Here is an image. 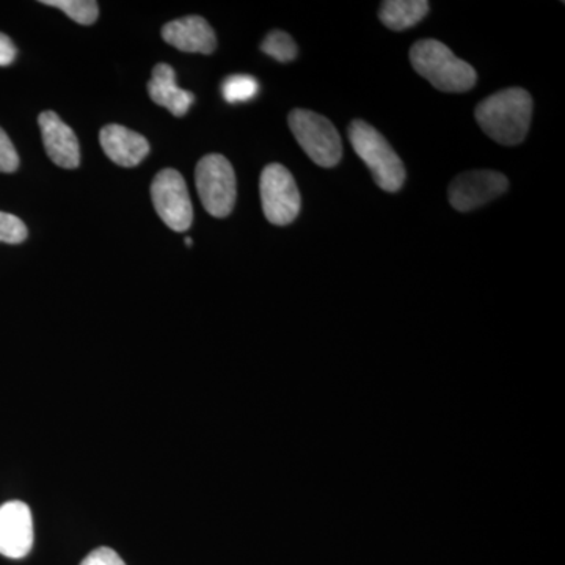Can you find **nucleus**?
<instances>
[{
	"label": "nucleus",
	"instance_id": "4be33fe9",
	"mask_svg": "<svg viewBox=\"0 0 565 565\" xmlns=\"http://www.w3.org/2000/svg\"><path fill=\"white\" fill-rule=\"evenodd\" d=\"M185 244H188V247H192L193 241L191 237H185Z\"/></svg>",
	"mask_w": 565,
	"mask_h": 565
},
{
	"label": "nucleus",
	"instance_id": "4468645a",
	"mask_svg": "<svg viewBox=\"0 0 565 565\" xmlns=\"http://www.w3.org/2000/svg\"><path fill=\"white\" fill-rule=\"evenodd\" d=\"M429 10L426 0H386L379 10V18L392 31L403 32L422 22Z\"/></svg>",
	"mask_w": 565,
	"mask_h": 565
},
{
	"label": "nucleus",
	"instance_id": "39448f33",
	"mask_svg": "<svg viewBox=\"0 0 565 565\" xmlns=\"http://www.w3.org/2000/svg\"><path fill=\"white\" fill-rule=\"evenodd\" d=\"M196 191L204 210L217 218L228 217L236 203V174L222 154L204 156L195 170Z\"/></svg>",
	"mask_w": 565,
	"mask_h": 565
},
{
	"label": "nucleus",
	"instance_id": "7ed1b4c3",
	"mask_svg": "<svg viewBox=\"0 0 565 565\" xmlns=\"http://www.w3.org/2000/svg\"><path fill=\"white\" fill-rule=\"evenodd\" d=\"M349 140L353 151L366 163L374 181L385 192L394 193L403 188L405 167L388 140L377 129L363 120H353L349 126Z\"/></svg>",
	"mask_w": 565,
	"mask_h": 565
},
{
	"label": "nucleus",
	"instance_id": "f257e3e1",
	"mask_svg": "<svg viewBox=\"0 0 565 565\" xmlns=\"http://www.w3.org/2000/svg\"><path fill=\"white\" fill-rule=\"evenodd\" d=\"M533 98L523 88L493 93L476 107V121L490 139L505 147L522 143L533 118Z\"/></svg>",
	"mask_w": 565,
	"mask_h": 565
},
{
	"label": "nucleus",
	"instance_id": "9d476101",
	"mask_svg": "<svg viewBox=\"0 0 565 565\" xmlns=\"http://www.w3.org/2000/svg\"><path fill=\"white\" fill-rule=\"evenodd\" d=\"M44 150L55 166L62 169H77L81 163L79 140L73 129L55 111L46 110L39 117Z\"/></svg>",
	"mask_w": 565,
	"mask_h": 565
},
{
	"label": "nucleus",
	"instance_id": "a211bd4d",
	"mask_svg": "<svg viewBox=\"0 0 565 565\" xmlns=\"http://www.w3.org/2000/svg\"><path fill=\"white\" fill-rule=\"evenodd\" d=\"M28 226L17 215L0 211V243L21 244L28 239Z\"/></svg>",
	"mask_w": 565,
	"mask_h": 565
},
{
	"label": "nucleus",
	"instance_id": "20e7f679",
	"mask_svg": "<svg viewBox=\"0 0 565 565\" xmlns=\"http://www.w3.org/2000/svg\"><path fill=\"white\" fill-rule=\"evenodd\" d=\"M289 128L308 158L323 169H332L343 158V140L333 122L311 110L289 114Z\"/></svg>",
	"mask_w": 565,
	"mask_h": 565
},
{
	"label": "nucleus",
	"instance_id": "9b49d317",
	"mask_svg": "<svg viewBox=\"0 0 565 565\" xmlns=\"http://www.w3.org/2000/svg\"><path fill=\"white\" fill-rule=\"evenodd\" d=\"M162 39L182 52L212 54L217 47L214 29L202 17H185L163 25Z\"/></svg>",
	"mask_w": 565,
	"mask_h": 565
},
{
	"label": "nucleus",
	"instance_id": "0eeeda50",
	"mask_svg": "<svg viewBox=\"0 0 565 565\" xmlns=\"http://www.w3.org/2000/svg\"><path fill=\"white\" fill-rule=\"evenodd\" d=\"M151 200L159 217L173 232L184 233L192 226L193 207L188 184L178 170L166 169L156 174Z\"/></svg>",
	"mask_w": 565,
	"mask_h": 565
},
{
	"label": "nucleus",
	"instance_id": "ddd939ff",
	"mask_svg": "<svg viewBox=\"0 0 565 565\" xmlns=\"http://www.w3.org/2000/svg\"><path fill=\"white\" fill-rule=\"evenodd\" d=\"M148 93L152 102L166 107L174 117H184L195 96L191 92L182 90L177 84V73L167 63H159L152 70L151 81L148 82Z\"/></svg>",
	"mask_w": 565,
	"mask_h": 565
},
{
	"label": "nucleus",
	"instance_id": "2eb2a0df",
	"mask_svg": "<svg viewBox=\"0 0 565 565\" xmlns=\"http://www.w3.org/2000/svg\"><path fill=\"white\" fill-rule=\"evenodd\" d=\"M259 92V84L248 74H234L226 77L222 84L223 99L230 104L247 103Z\"/></svg>",
	"mask_w": 565,
	"mask_h": 565
},
{
	"label": "nucleus",
	"instance_id": "6ab92c4d",
	"mask_svg": "<svg viewBox=\"0 0 565 565\" xmlns=\"http://www.w3.org/2000/svg\"><path fill=\"white\" fill-rule=\"evenodd\" d=\"M20 167V156L14 150L10 137L0 128V172L13 173Z\"/></svg>",
	"mask_w": 565,
	"mask_h": 565
},
{
	"label": "nucleus",
	"instance_id": "423d86ee",
	"mask_svg": "<svg viewBox=\"0 0 565 565\" xmlns=\"http://www.w3.org/2000/svg\"><path fill=\"white\" fill-rule=\"evenodd\" d=\"M264 215L273 225L285 226L296 221L302 199L291 172L280 163H270L259 181Z\"/></svg>",
	"mask_w": 565,
	"mask_h": 565
},
{
	"label": "nucleus",
	"instance_id": "f8f14e48",
	"mask_svg": "<svg viewBox=\"0 0 565 565\" xmlns=\"http://www.w3.org/2000/svg\"><path fill=\"white\" fill-rule=\"evenodd\" d=\"M99 141L107 158L125 169L139 166L150 152V143L143 136L120 125H107L103 128Z\"/></svg>",
	"mask_w": 565,
	"mask_h": 565
},
{
	"label": "nucleus",
	"instance_id": "dca6fc26",
	"mask_svg": "<svg viewBox=\"0 0 565 565\" xmlns=\"http://www.w3.org/2000/svg\"><path fill=\"white\" fill-rule=\"evenodd\" d=\"M44 6L55 7L82 25L95 24L99 7L95 0H43Z\"/></svg>",
	"mask_w": 565,
	"mask_h": 565
},
{
	"label": "nucleus",
	"instance_id": "aec40b11",
	"mask_svg": "<svg viewBox=\"0 0 565 565\" xmlns=\"http://www.w3.org/2000/svg\"><path fill=\"white\" fill-rule=\"evenodd\" d=\"M81 565H126L125 561L121 559V556L118 555L117 552H114L111 548H107V546H102V548L93 550L90 555L85 557L82 561Z\"/></svg>",
	"mask_w": 565,
	"mask_h": 565
},
{
	"label": "nucleus",
	"instance_id": "f03ea898",
	"mask_svg": "<svg viewBox=\"0 0 565 565\" xmlns=\"http://www.w3.org/2000/svg\"><path fill=\"white\" fill-rule=\"evenodd\" d=\"M411 62L416 73L440 92L465 93L478 81L473 66L456 57L441 41H416L411 50Z\"/></svg>",
	"mask_w": 565,
	"mask_h": 565
},
{
	"label": "nucleus",
	"instance_id": "6e6552de",
	"mask_svg": "<svg viewBox=\"0 0 565 565\" xmlns=\"http://www.w3.org/2000/svg\"><path fill=\"white\" fill-rule=\"evenodd\" d=\"M509 180L503 173L493 170H470L455 178L448 189L451 206L459 212L478 210L503 195Z\"/></svg>",
	"mask_w": 565,
	"mask_h": 565
},
{
	"label": "nucleus",
	"instance_id": "f3484780",
	"mask_svg": "<svg viewBox=\"0 0 565 565\" xmlns=\"http://www.w3.org/2000/svg\"><path fill=\"white\" fill-rule=\"evenodd\" d=\"M262 51L282 63L296 61L299 52L292 36L282 31L270 32L262 43Z\"/></svg>",
	"mask_w": 565,
	"mask_h": 565
},
{
	"label": "nucleus",
	"instance_id": "1a4fd4ad",
	"mask_svg": "<svg viewBox=\"0 0 565 565\" xmlns=\"http://www.w3.org/2000/svg\"><path fill=\"white\" fill-rule=\"evenodd\" d=\"M33 545V520L29 505L10 501L0 505V555L22 559Z\"/></svg>",
	"mask_w": 565,
	"mask_h": 565
},
{
	"label": "nucleus",
	"instance_id": "412c9836",
	"mask_svg": "<svg viewBox=\"0 0 565 565\" xmlns=\"http://www.w3.org/2000/svg\"><path fill=\"white\" fill-rule=\"evenodd\" d=\"M17 57V46L9 36L0 33V66H9Z\"/></svg>",
	"mask_w": 565,
	"mask_h": 565
}]
</instances>
